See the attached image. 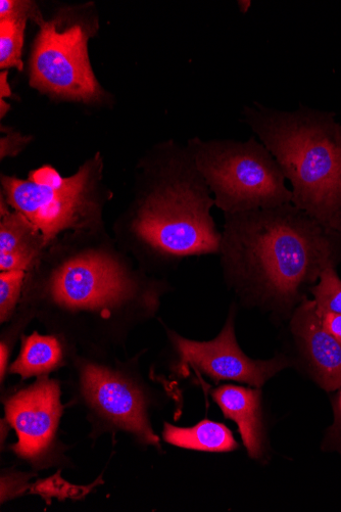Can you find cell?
<instances>
[{
	"mask_svg": "<svg viewBox=\"0 0 341 512\" xmlns=\"http://www.w3.org/2000/svg\"><path fill=\"white\" fill-rule=\"evenodd\" d=\"M170 291L107 231L66 234L27 273L22 308L65 341L93 349L121 344L152 318Z\"/></svg>",
	"mask_w": 341,
	"mask_h": 512,
	"instance_id": "obj_1",
	"label": "cell"
},
{
	"mask_svg": "<svg viewBox=\"0 0 341 512\" xmlns=\"http://www.w3.org/2000/svg\"><path fill=\"white\" fill-rule=\"evenodd\" d=\"M219 250L226 283L242 298L291 317L328 267L341 234L292 204L224 215Z\"/></svg>",
	"mask_w": 341,
	"mask_h": 512,
	"instance_id": "obj_2",
	"label": "cell"
},
{
	"mask_svg": "<svg viewBox=\"0 0 341 512\" xmlns=\"http://www.w3.org/2000/svg\"><path fill=\"white\" fill-rule=\"evenodd\" d=\"M138 170L134 201L115 225L118 245L153 274L187 258L218 255L215 200L187 147L159 145Z\"/></svg>",
	"mask_w": 341,
	"mask_h": 512,
	"instance_id": "obj_3",
	"label": "cell"
},
{
	"mask_svg": "<svg viewBox=\"0 0 341 512\" xmlns=\"http://www.w3.org/2000/svg\"><path fill=\"white\" fill-rule=\"evenodd\" d=\"M243 121L292 186L291 204L341 234V125L333 113L285 112L254 103Z\"/></svg>",
	"mask_w": 341,
	"mask_h": 512,
	"instance_id": "obj_4",
	"label": "cell"
},
{
	"mask_svg": "<svg viewBox=\"0 0 341 512\" xmlns=\"http://www.w3.org/2000/svg\"><path fill=\"white\" fill-rule=\"evenodd\" d=\"M0 182V195L41 231L48 247L70 232L106 230L104 210L113 194L104 183L100 153L68 177L44 165L32 170L26 179L2 174Z\"/></svg>",
	"mask_w": 341,
	"mask_h": 512,
	"instance_id": "obj_5",
	"label": "cell"
},
{
	"mask_svg": "<svg viewBox=\"0 0 341 512\" xmlns=\"http://www.w3.org/2000/svg\"><path fill=\"white\" fill-rule=\"evenodd\" d=\"M187 149L224 215L291 204L277 161L255 136L247 142L192 138Z\"/></svg>",
	"mask_w": 341,
	"mask_h": 512,
	"instance_id": "obj_6",
	"label": "cell"
},
{
	"mask_svg": "<svg viewBox=\"0 0 341 512\" xmlns=\"http://www.w3.org/2000/svg\"><path fill=\"white\" fill-rule=\"evenodd\" d=\"M30 58V85L41 93L73 102L93 103L103 96L88 54L90 33L81 24L43 22Z\"/></svg>",
	"mask_w": 341,
	"mask_h": 512,
	"instance_id": "obj_7",
	"label": "cell"
},
{
	"mask_svg": "<svg viewBox=\"0 0 341 512\" xmlns=\"http://www.w3.org/2000/svg\"><path fill=\"white\" fill-rule=\"evenodd\" d=\"M235 316L236 310L232 307L224 328L212 341H192L168 330L169 340L182 368L201 371L214 381H234L261 388L291 362L283 355L269 360L250 358L237 343Z\"/></svg>",
	"mask_w": 341,
	"mask_h": 512,
	"instance_id": "obj_8",
	"label": "cell"
},
{
	"mask_svg": "<svg viewBox=\"0 0 341 512\" xmlns=\"http://www.w3.org/2000/svg\"><path fill=\"white\" fill-rule=\"evenodd\" d=\"M75 363L83 393L97 411L142 442L160 445L146 416L142 395L119 369L84 357H76Z\"/></svg>",
	"mask_w": 341,
	"mask_h": 512,
	"instance_id": "obj_9",
	"label": "cell"
},
{
	"mask_svg": "<svg viewBox=\"0 0 341 512\" xmlns=\"http://www.w3.org/2000/svg\"><path fill=\"white\" fill-rule=\"evenodd\" d=\"M60 386L47 376L6 402L8 422L19 441L13 447L21 457L36 460L50 448L63 413Z\"/></svg>",
	"mask_w": 341,
	"mask_h": 512,
	"instance_id": "obj_10",
	"label": "cell"
},
{
	"mask_svg": "<svg viewBox=\"0 0 341 512\" xmlns=\"http://www.w3.org/2000/svg\"><path fill=\"white\" fill-rule=\"evenodd\" d=\"M290 331L321 387L341 389V343L324 329L313 300L305 298L292 313Z\"/></svg>",
	"mask_w": 341,
	"mask_h": 512,
	"instance_id": "obj_11",
	"label": "cell"
},
{
	"mask_svg": "<svg viewBox=\"0 0 341 512\" xmlns=\"http://www.w3.org/2000/svg\"><path fill=\"white\" fill-rule=\"evenodd\" d=\"M47 248L41 231L22 213L12 210L0 217V271L28 273Z\"/></svg>",
	"mask_w": 341,
	"mask_h": 512,
	"instance_id": "obj_12",
	"label": "cell"
},
{
	"mask_svg": "<svg viewBox=\"0 0 341 512\" xmlns=\"http://www.w3.org/2000/svg\"><path fill=\"white\" fill-rule=\"evenodd\" d=\"M213 398L224 416L236 423L250 457L260 458L263 454L261 392L227 385L215 390Z\"/></svg>",
	"mask_w": 341,
	"mask_h": 512,
	"instance_id": "obj_13",
	"label": "cell"
},
{
	"mask_svg": "<svg viewBox=\"0 0 341 512\" xmlns=\"http://www.w3.org/2000/svg\"><path fill=\"white\" fill-rule=\"evenodd\" d=\"M59 335L42 336L37 332L23 336L21 350L11 365V374L26 380L32 377L47 376L66 363L67 348Z\"/></svg>",
	"mask_w": 341,
	"mask_h": 512,
	"instance_id": "obj_14",
	"label": "cell"
},
{
	"mask_svg": "<svg viewBox=\"0 0 341 512\" xmlns=\"http://www.w3.org/2000/svg\"><path fill=\"white\" fill-rule=\"evenodd\" d=\"M163 437L171 445L203 452H231L238 447L227 427L208 420L191 428L165 424Z\"/></svg>",
	"mask_w": 341,
	"mask_h": 512,
	"instance_id": "obj_15",
	"label": "cell"
},
{
	"mask_svg": "<svg viewBox=\"0 0 341 512\" xmlns=\"http://www.w3.org/2000/svg\"><path fill=\"white\" fill-rule=\"evenodd\" d=\"M26 19L0 20V68L18 71L24 69L22 53L24 46Z\"/></svg>",
	"mask_w": 341,
	"mask_h": 512,
	"instance_id": "obj_16",
	"label": "cell"
},
{
	"mask_svg": "<svg viewBox=\"0 0 341 512\" xmlns=\"http://www.w3.org/2000/svg\"><path fill=\"white\" fill-rule=\"evenodd\" d=\"M318 315H341V279L336 267H328L322 271L318 282L310 289Z\"/></svg>",
	"mask_w": 341,
	"mask_h": 512,
	"instance_id": "obj_17",
	"label": "cell"
},
{
	"mask_svg": "<svg viewBox=\"0 0 341 512\" xmlns=\"http://www.w3.org/2000/svg\"><path fill=\"white\" fill-rule=\"evenodd\" d=\"M27 272L0 271V321L9 322L22 301Z\"/></svg>",
	"mask_w": 341,
	"mask_h": 512,
	"instance_id": "obj_18",
	"label": "cell"
},
{
	"mask_svg": "<svg viewBox=\"0 0 341 512\" xmlns=\"http://www.w3.org/2000/svg\"><path fill=\"white\" fill-rule=\"evenodd\" d=\"M26 19L32 20L40 26L44 20L33 2H21V0H2L0 2V20Z\"/></svg>",
	"mask_w": 341,
	"mask_h": 512,
	"instance_id": "obj_19",
	"label": "cell"
},
{
	"mask_svg": "<svg viewBox=\"0 0 341 512\" xmlns=\"http://www.w3.org/2000/svg\"><path fill=\"white\" fill-rule=\"evenodd\" d=\"M31 136H25L18 132H9L2 137L0 143V159L13 158L18 156L31 142Z\"/></svg>",
	"mask_w": 341,
	"mask_h": 512,
	"instance_id": "obj_20",
	"label": "cell"
},
{
	"mask_svg": "<svg viewBox=\"0 0 341 512\" xmlns=\"http://www.w3.org/2000/svg\"><path fill=\"white\" fill-rule=\"evenodd\" d=\"M34 489L43 496L63 495L64 497H74L75 494H80V489L71 487L64 480L56 477L39 482Z\"/></svg>",
	"mask_w": 341,
	"mask_h": 512,
	"instance_id": "obj_21",
	"label": "cell"
},
{
	"mask_svg": "<svg viewBox=\"0 0 341 512\" xmlns=\"http://www.w3.org/2000/svg\"><path fill=\"white\" fill-rule=\"evenodd\" d=\"M319 317L324 329L341 343V315L328 313Z\"/></svg>",
	"mask_w": 341,
	"mask_h": 512,
	"instance_id": "obj_22",
	"label": "cell"
},
{
	"mask_svg": "<svg viewBox=\"0 0 341 512\" xmlns=\"http://www.w3.org/2000/svg\"><path fill=\"white\" fill-rule=\"evenodd\" d=\"M8 76V70H5L2 72V74H0V97H2L0 100L12 97V90L8 81Z\"/></svg>",
	"mask_w": 341,
	"mask_h": 512,
	"instance_id": "obj_23",
	"label": "cell"
},
{
	"mask_svg": "<svg viewBox=\"0 0 341 512\" xmlns=\"http://www.w3.org/2000/svg\"><path fill=\"white\" fill-rule=\"evenodd\" d=\"M11 110V106L5 102V100H0V117L5 118L6 114Z\"/></svg>",
	"mask_w": 341,
	"mask_h": 512,
	"instance_id": "obj_24",
	"label": "cell"
},
{
	"mask_svg": "<svg viewBox=\"0 0 341 512\" xmlns=\"http://www.w3.org/2000/svg\"><path fill=\"white\" fill-rule=\"evenodd\" d=\"M336 411H337V414L339 415L340 421H341V390H340L338 398H337Z\"/></svg>",
	"mask_w": 341,
	"mask_h": 512,
	"instance_id": "obj_25",
	"label": "cell"
}]
</instances>
